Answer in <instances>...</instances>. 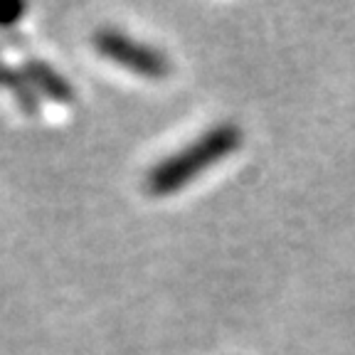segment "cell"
Segmentation results:
<instances>
[{"mask_svg":"<svg viewBox=\"0 0 355 355\" xmlns=\"http://www.w3.org/2000/svg\"><path fill=\"white\" fill-rule=\"evenodd\" d=\"M22 12H25V6H20V3H0V28L12 25Z\"/></svg>","mask_w":355,"mask_h":355,"instance_id":"cell-4","label":"cell"},{"mask_svg":"<svg viewBox=\"0 0 355 355\" xmlns=\"http://www.w3.org/2000/svg\"><path fill=\"white\" fill-rule=\"evenodd\" d=\"M96 47H99L101 55H106L109 60L126 67L131 72L146 74V77L168 74V60L161 52H155L148 44L133 42L131 37H126L121 33H114V30L99 33L96 35Z\"/></svg>","mask_w":355,"mask_h":355,"instance_id":"cell-2","label":"cell"},{"mask_svg":"<svg viewBox=\"0 0 355 355\" xmlns=\"http://www.w3.org/2000/svg\"><path fill=\"white\" fill-rule=\"evenodd\" d=\"M239 146V131L234 126H217L202 133L198 141L173 153L148 173V190L153 195H168L185 188L195 175L215 166Z\"/></svg>","mask_w":355,"mask_h":355,"instance_id":"cell-1","label":"cell"},{"mask_svg":"<svg viewBox=\"0 0 355 355\" xmlns=\"http://www.w3.org/2000/svg\"><path fill=\"white\" fill-rule=\"evenodd\" d=\"M28 77L30 82H35L40 89H42L44 94H50L55 101H69L72 99V89L55 69H50L47 64L42 62H30L28 64Z\"/></svg>","mask_w":355,"mask_h":355,"instance_id":"cell-3","label":"cell"}]
</instances>
